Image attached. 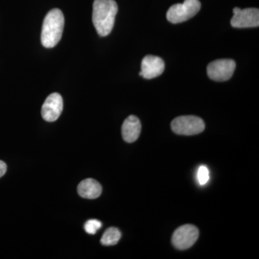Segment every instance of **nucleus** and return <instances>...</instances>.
I'll use <instances>...</instances> for the list:
<instances>
[{"instance_id":"nucleus-4","label":"nucleus","mask_w":259,"mask_h":259,"mask_svg":"<svg viewBox=\"0 0 259 259\" xmlns=\"http://www.w3.org/2000/svg\"><path fill=\"white\" fill-rule=\"evenodd\" d=\"M171 129L176 134L193 136L201 134L205 128V124L200 117L194 115L180 116L172 121Z\"/></svg>"},{"instance_id":"nucleus-8","label":"nucleus","mask_w":259,"mask_h":259,"mask_svg":"<svg viewBox=\"0 0 259 259\" xmlns=\"http://www.w3.org/2000/svg\"><path fill=\"white\" fill-rule=\"evenodd\" d=\"M64 102L59 93H52L47 97L41 109L42 118L47 122H54L63 111Z\"/></svg>"},{"instance_id":"nucleus-10","label":"nucleus","mask_w":259,"mask_h":259,"mask_svg":"<svg viewBox=\"0 0 259 259\" xmlns=\"http://www.w3.org/2000/svg\"><path fill=\"white\" fill-rule=\"evenodd\" d=\"M141 132V121L136 116L131 115L125 119L122 126V139L125 142L134 143L137 141Z\"/></svg>"},{"instance_id":"nucleus-7","label":"nucleus","mask_w":259,"mask_h":259,"mask_svg":"<svg viewBox=\"0 0 259 259\" xmlns=\"http://www.w3.org/2000/svg\"><path fill=\"white\" fill-rule=\"evenodd\" d=\"M233 17L231 25L236 28H255L259 25V10L256 8H246L242 10L235 8L233 10Z\"/></svg>"},{"instance_id":"nucleus-3","label":"nucleus","mask_w":259,"mask_h":259,"mask_svg":"<svg viewBox=\"0 0 259 259\" xmlns=\"http://www.w3.org/2000/svg\"><path fill=\"white\" fill-rule=\"evenodd\" d=\"M201 8L199 0H185L182 4L172 5L166 13V18L170 23H184L198 13Z\"/></svg>"},{"instance_id":"nucleus-5","label":"nucleus","mask_w":259,"mask_h":259,"mask_svg":"<svg viewBox=\"0 0 259 259\" xmlns=\"http://www.w3.org/2000/svg\"><path fill=\"white\" fill-rule=\"evenodd\" d=\"M199 238V230L192 225H185L177 228L172 236V243L179 250L191 248Z\"/></svg>"},{"instance_id":"nucleus-14","label":"nucleus","mask_w":259,"mask_h":259,"mask_svg":"<svg viewBox=\"0 0 259 259\" xmlns=\"http://www.w3.org/2000/svg\"><path fill=\"white\" fill-rule=\"evenodd\" d=\"M102 223L97 220H90L85 223L84 230L89 234L94 235L102 228Z\"/></svg>"},{"instance_id":"nucleus-15","label":"nucleus","mask_w":259,"mask_h":259,"mask_svg":"<svg viewBox=\"0 0 259 259\" xmlns=\"http://www.w3.org/2000/svg\"><path fill=\"white\" fill-rule=\"evenodd\" d=\"M7 171V165L4 161L0 160V178L4 176L5 174Z\"/></svg>"},{"instance_id":"nucleus-12","label":"nucleus","mask_w":259,"mask_h":259,"mask_svg":"<svg viewBox=\"0 0 259 259\" xmlns=\"http://www.w3.org/2000/svg\"><path fill=\"white\" fill-rule=\"evenodd\" d=\"M121 233L116 228H110L104 233L101 238V243L103 245H114L120 241Z\"/></svg>"},{"instance_id":"nucleus-9","label":"nucleus","mask_w":259,"mask_h":259,"mask_svg":"<svg viewBox=\"0 0 259 259\" xmlns=\"http://www.w3.org/2000/svg\"><path fill=\"white\" fill-rule=\"evenodd\" d=\"M165 64L163 59L158 56L148 55L145 56L141 63V71L140 76L145 79H151L163 74Z\"/></svg>"},{"instance_id":"nucleus-11","label":"nucleus","mask_w":259,"mask_h":259,"mask_svg":"<svg viewBox=\"0 0 259 259\" xmlns=\"http://www.w3.org/2000/svg\"><path fill=\"white\" fill-rule=\"evenodd\" d=\"M78 193L83 198L96 199L101 195L102 186L93 179H87L80 182L78 186Z\"/></svg>"},{"instance_id":"nucleus-1","label":"nucleus","mask_w":259,"mask_h":259,"mask_svg":"<svg viewBox=\"0 0 259 259\" xmlns=\"http://www.w3.org/2000/svg\"><path fill=\"white\" fill-rule=\"evenodd\" d=\"M117 11L118 7L115 0H95L93 22L100 36H107L112 32Z\"/></svg>"},{"instance_id":"nucleus-6","label":"nucleus","mask_w":259,"mask_h":259,"mask_svg":"<svg viewBox=\"0 0 259 259\" xmlns=\"http://www.w3.org/2000/svg\"><path fill=\"white\" fill-rule=\"evenodd\" d=\"M236 66V62L231 59H218L207 66V75L213 81H228L233 76Z\"/></svg>"},{"instance_id":"nucleus-13","label":"nucleus","mask_w":259,"mask_h":259,"mask_svg":"<svg viewBox=\"0 0 259 259\" xmlns=\"http://www.w3.org/2000/svg\"><path fill=\"white\" fill-rule=\"evenodd\" d=\"M197 180L201 186L205 185L209 180V171L208 168L204 165L199 167L197 170Z\"/></svg>"},{"instance_id":"nucleus-2","label":"nucleus","mask_w":259,"mask_h":259,"mask_svg":"<svg viewBox=\"0 0 259 259\" xmlns=\"http://www.w3.org/2000/svg\"><path fill=\"white\" fill-rule=\"evenodd\" d=\"M64 27V17L59 9L51 10L42 23V45L45 48L55 47L60 41Z\"/></svg>"}]
</instances>
